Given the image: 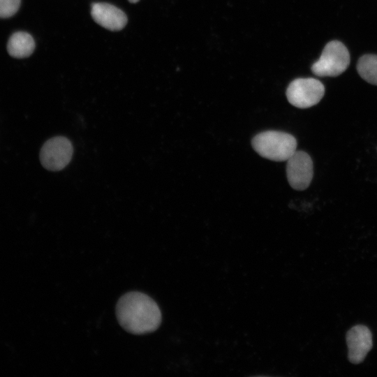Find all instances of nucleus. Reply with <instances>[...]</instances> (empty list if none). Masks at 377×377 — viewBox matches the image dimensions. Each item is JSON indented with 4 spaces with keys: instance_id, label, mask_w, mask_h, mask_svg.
Here are the masks:
<instances>
[{
    "instance_id": "nucleus-1",
    "label": "nucleus",
    "mask_w": 377,
    "mask_h": 377,
    "mask_svg": "<svg viewBox=\"0 0 377 377\" xmlns=\"http://www.w3.org/2000/svg\"><path fill=\"white\" fill-rule=\"evenodd\" d=\"M116 315L120 325L135 334L152 332L161 322L157 304L148 295L138 292L128 293L119 300Z\"/></svg>"
},
{
    "instance_id": "nucleus-2",
    "label": "nucleus",
    "mask_w": 377,
    "mask_h": 377,
    "mask_svg": "<svg viewBox=\"0 0 377 377\" xmlns=\"http://www.w3.org/2000/svg\"><path fill=\"white\" fill-rule=\"evenodd\" d=\"M251 145L260 156L274 161H287L297 150V140L293 135L276 131L257 134Z\"/></svg>"
},
{
    "instance_id": "nucleus-3",
    "label": "nucleus",
    "mask_w": 377,
    "mask_h": 377,
    "mask_svg": "<svg viewBox=\"0 0 377 377\" xmlns=\"http://www.w3.org/2000/svg\"><path fill=\"white\" fill-rule=\"evenodd\" d=\"M350 64V54L340 41L326 44L319 59L313 64L311 71L320 77H336L343 73Z\"/></svg>"
},
{
    "instance_id": "nucleus-4",
    "label": "nucleus",
    "mask_w": 377,
    "mask_h": 377,
    "mask_svg": "<svg viewBox=\"0 0 377 377\" xmlns=\"http://www.w3.org/2000/svg\"><path fill=\"white\" fill-rule=\"evenodd\" d=\"M324 94V85L313 77L295 79L286 89L288 102L299 108H308L316 105Z\"/></svg>"
},
{
    "instance_id": "nucleus-5",
    "label": "nucleus",
    "mask_w": 377,
    "mask_h": 377,
    "mask_svg": "<svg viewBox=\"0 0 377 377\" xmlns=\"http://www.w3.org/2000/svg\"><path fill=\"white\" fill-rule=\"evenodd\" d=\"M73 152L72 143L67 138L53 137L43 145L40 151V161L42 165L49 170H61L71 161Z\"/></svg>"
},
{
    "instance_id": "nucleus-6",
    "label": "nucleus",
    "mask_w": 377,
    "mask_h": 377,
    "mask_svg": "<svg viewBox=\"0 0 377 377\" xmlns=\"http://www.w3.org/2000/svg\"><path fill=\"white\" fill-rule=\"evenodd\" d=\"M287 179L290 186L297 191L309 187L313 175V161L304 151L296 150L287 160Z\"/></svg>"
},
{
    "instance_id": "nucleus-7",
    "label": "nucleus",
    "mask_w": 377,
    "mask_h": 377,
    "mask_svg": "<svg viewBox=\"0 0 377 377\" xmlns=\"http://www.w3.org/2000/svg\"><path fill=\"white\" fill-rule=\"evenodd\" d=\"M348 360L353 364L362 362L372 348V335L364 325H356L347 333Z\"/></svg>"
},
{
    "instance_id": "nucleus-8",
    "label": "nucleus",
    "mask_w": 377,
    "mask_h": 377,
    "mask_svg": "<svg viewBox=\"0 0 377 377\" xmlns=\"http://www.w3.org/2000/svg\"><path fill=\"white\" fill-rule=\"evenodd\" d=\"M91 15L97 24L111 31H119L127 23L126 14L117 7L108 3H93Z\"/></svg>"
},
{
    "instance_id": "nucleus-9",
    "label": "nucleus",
    "mask_w": 377,
    "mask_h": 377,
    "mask_svg": "<svg viewBox=\"0 0 377 377\" xmlns=\"http://www.w3.org/2000/svg\"><path fill=\"white\" fill-rule=\"evenodd\" d=\"M35 49L33 37L23 31L15 32L10 37L7 50L8 54L15 58H24L30 56Z\"/></svg>"
},
{
    "instance_id": "nucleus-10",
    "label": "nucleus",
    "mask_w": 377,
    "mask_h": 377,
    "mask_svg": "<svg viewBox=\"0 0 377 377\" xmlns=\"http://www.w3.org/2000/svg\"><path fill=\"white\" fill-rule=\"evenodd\" d=\"M357 71L363 80L377 85V55L368 54L361 57L357 64Z\"/></svg>"
},
{
    "instance_id": "nucleus-11",
    "label": "nucleus",
    "mask_w": 377,
    "mask_h": 377,
    "mask_svg": "<svg viewBox=\"0 0 377 377\" xmlns=\"http://www.w3.org/2000/svg\"><path fill=\"white\" fill-rule=\"evenodd\" d=\"M20 0H0V18L13 16L18 10Z\"/></svg>"
},
{
    "instance_id": "nucleus-12",
    "label": "nucleus",
    "mask_w": 377,
    "mask_h": 377,
    "mask_svg": "<svg viewBox=\"0 0 377 377\" xmlns=\"http://www.w3.org/2000/svg\"><path fill=\"white\" fill-rule=\"evenodd\" d=\"M140 0H128V1H130L131 3H137Z\"/></svg>"
}]
</instances>
